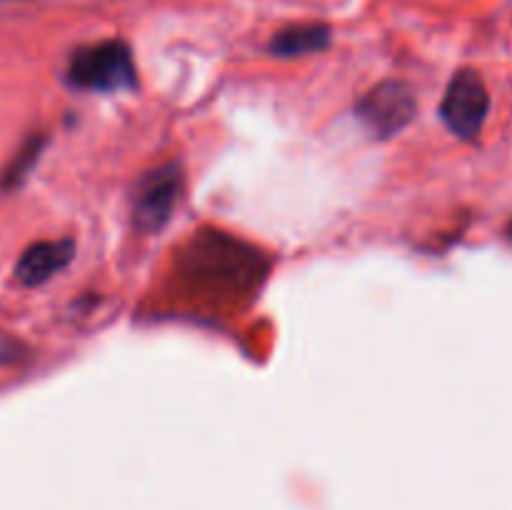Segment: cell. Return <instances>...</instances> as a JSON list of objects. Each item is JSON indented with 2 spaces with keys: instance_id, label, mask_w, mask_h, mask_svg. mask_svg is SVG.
Instances as JSON below:
<instances>
[{
  "instance_id": "cell-1",
  "label": "cell",
  "mask_w": 512,
  "mask_h": 510,
  "mask_svg": "<svg viewBox=\"0 0 512 510\" xmlns=\"http://www.w3.org/2000/svg\"><path fill=\"white\" fill-rule=\"evenodd\" d=\"M183 273L218 295H245L263 278L265 263L250 245L230 235L203 233L185 250Z\"/></svg>"
},
{
  "instance_id": "cell-2",
  "label": "cell",
  "mask_w": 512,
  "mask_h": 510,
  "mask_svg": "<svg viewBox=\"0 0 512 510\" xmlns=\"http://www.w3.org/2000/svg\"><path fill=\"white\" fill-rule=\"evenodd\" d=\"M65 75L70 85L93 93H120L138 83L133 55L123 40H103L75 50Z\"/></svg>"
},
{
  "instance_id": "cell-3",
  "label": "cell",
  "mask_w": 512,
  "mask_h": 510,
  "mask_svg": "<svg viewBox=\"0 0 512 510\" xmlns=\"http://www.w3.org/2000/svg\"><path fill=\"white\" fill-rule=\"evenodd\" d=\"M418 110V100L410 85L400 80H383L360 98L355 115L373 138H393L408 128Z\"/></svg>"
},
{
  "instance_id": "cell-4",
  "label": "cell",
  "mask_w": 512,
  "mask_h": 510,
  "mask_svg": "<svg viewBox=\"0 0 512 510\" xmlns=\"http://www.w3.org/2000/svg\"><path fill=\"white\" fill-rule=\"evenodd\" d=\"M183 193V170L178 163L155 168L133 190V223L140 233H158L173 215Z\"/></svg>"
},
{
  "instance_id": "cell-5",
  "label": "cell",
  "mask_w": 512,
  "mask_h": 510,
  "mask_svg": "<svg viewBox=\"0 0 512 510\" xmlns=\"http://www.w3.org/2000/svg\"><path fill=\"white\" fill-rule=\"evenodd\" d=\"M490 110V95L483 78L475 70H460L453 75L445 98L440 103V118L458 138L473 140L483 130Z\"/></svg>"
},
{
  "instance_id": "cell-6",
  "label": "cell",
  "mask_w": 512,
  "mask_h": 510,
  "mask_svg": "<svg viewBox=\"0 0 512 510\" xmlns=\"http://www.w3.org/2000/svg\"><path fill=\"white\" fill-rule=\"evenodd\" d=\"M75 248L73 240H43L35 243L20 255L18 265H15V278L23 285H43L53 275H58L65 265L73 260Z\"/></svg>"
},
{
  "instance_id": "cell-7",
  "label": "cell",
  "mask_w": 512,
  "mask_h": 510,
  "mask_svg": "<svg viewBox=\"0 0 512 510\" xmlns=\"http://www.w3.org/2000/svg\"><path fill=\"white\" fill-rule=\"evenodd\" d=\"M330 45V28L323 23H305V25H290V28L280 30L273 40H270V53L278 58H300V55L320 53Z\"/></svg>"
},
{
  "instance_id": "cell-8",
  "label": "cell",
  "mask_w": 512,
  "mask_h": 510,
  "mask_svg": "<svg viewBox=\"0 0 512 510\" xmlns=\"http://www.w3.org/2000/svg\"><path fill=\"white\" fill-rule=\"evenodd\" d=\"M38 153H40V140H30L28 148H25L23 153L15 158L13 168H8V173H5V183L8 185L20 183V180L25 178V170H28V165H33L35 160H38Z\"/></svg>"
},
{
  "instance_id": "cell-9",
  "label": "cell",
  "mask_w": 512,
  "mask_h": 510,
  "mask_svg": "<svg viewBox=\"0 0 512 510\" xmlns=\"http://www.w3.org/2000/svg\"><path fill=\"white\" fill-rule=\"evenodd\" d=\"M23 358V345L13 338H5L0 335V365L15 363V360Z\"/></svg>"
}]
</instances>
